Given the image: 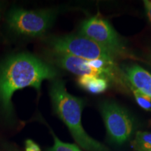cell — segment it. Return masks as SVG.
<instances>
[{
  "instance_id": "1",
  "label": "cell",
  "mask_w": 151,
  "mask_h": 151,
  "mask_svg": "<svg viewBox=\"0 0 151 151\" xmlns=\"http://www.w3.org/2000/svg\"><path fill=\"white\" fill-rule=\"evenodd\" d=\"M58 71L53 66L33 55L20 53L11 56L0 65V109L7 118L13 113V94L31 87L40 93L44 80L53 81Z\"/></svg>"
},
{
  "instance_id": "2",
  "label": "cell",
  "mask_w": 151,
  "mask_h": 151,
  "mask_svg": "<svg viewBox=\"0 0 151 151\" xmlns=\"http://www.w3.org/2000/svg\"><path fill=\"white\" fill-rule=\"evenodd\" d=\"M52 106L58 117L65 122L74 140L87 151H107V148L90 137L81 123L84 100L71 95L66 89L63 81H52L49 91Z\"/></svg>"
},
{
  "instance_id": "3",
  "label": "cell",
  "mask_w": 151,
  "mask_h": 151,
  "mask_svg": "<svg viewBox=\"0 0 151 151\" xmlns=\"http://www.w3.org/2000/svg\"><path fill=\"white\" fill-rule=\"evenodd\" d=\"M50 51L71 55L88 61L101 60L111 66L117 67L115 59L103 47L82 35L53 37L46 41Z\"/></svg>"
},
{
  "instance_id": "4",
  "label": "cell",
  "mask_w": 151,
  "mask_h": 151,
  "mask_svg": "<svg viewBox=\"0 0 151 151\" xmlns=\"http://www.w3.org/2000/svg\"><path fill=\"white\" fill-rule=\"evenodd\" d=\"M55 13L50 9L25 10L15 9L9 13L7 23L18 35L38 37L44 35L52 25Z\"/></svg>"
},
{
  "instance_id": "5",
  "label": "cell",
  "mask_w": 151,
  "mask_h": 151,
  "mask_svg": "<svg viewBox=\"0 0 151 151\" xmlns=\"http://www.w3.org/2000/svg\"><path fill=\"white\" fill-rule=\"evenodd\" d=\"M80 35L96 42L107 50L115 59L128 57L124 43L106 20L94 16L81 24Z\"/></svg>"
},
{
  "instance_id": "6",
  "label": "cell",
  "mask_w": 151,
  "mask_h": 151,
  "mask_svg": "<svg viewBox=\"0 0 151 151\" xmlns=\"http://www.w3.org/2000/svg\"><path fill=\"white\" fill-rule=\"evenodd\" d=\"M101 113L108 134L112 140L121 144L125 142L132 132V122L122 107L113 102L101 106Z\"/></svg>"
},
{
  "instance_id": "7",
  "label": "cell",
  "mask_w": 151,
  "mask_h": 151,
  "mask_svg": "<svg viewBox=\"0 0 151 151\" xmlns=\"http://www.w3.org/2000/svg\"><path fill=\"white\" fill-rule=\"evenodd\" d=\"M47 55L48 60L52 63L73 74L79 76H92L106 79L107 81L110 80L108 73L104 71L98 70L92 67L88 63V60L81 59L71 55L59 53L50 50Z\"/></svg>"
},
{
  "instance_id": "8",
  "label": "cell",
  "mask_w": 151,
  "mask_h": 151,
  "mask_svg": "<svg viewBox=\"0 0 151 151\" xmlns=\"http://www.w3.org/2000/svg\"><path fill=\"white\" fill-rule=\"evenodd\" d=\"M126 76L132 87L151 97V74L142 67L132 65L126 69Z\"/></svg>"
},
{
  "instance_id": "9",
  "label": "cell",
  "mask_w": 151,
  "mask_h": 151,
  "mask_svg": "<svg viewBox=\"0 0 151 151\" xmlns=\"http://www.w3.org/2000/svg\"><path fill=\"white\" fill-rule=\"evenodd\" d=\"M78 86L92 94L102 93L108 88V81L106 79L92 76H83L77 79Z\"/></svg>"
},
{
  "instance_id": "10",
  "label": "cell",
  "mask_w": 151,
  "mask_h": 151,
  "mask_svg": "<svg viewBox=\"0 0 151 151\" xmlns=\"http://www.w3.org/2000/svg\"><path fill=\"white\" fill-rule=\"evenodd\" d=\"M132 146L138 151H151V133L147 132H138Z\"/></svg>"
},
{
  "instance_id": "11",
  "label": "cell",
  "mask_w": 151,
  "mask_h": 151,
  "mask_svg": "<svg viewBox=\"0 0 151 151\" xmlns=\"http://www.w3.org/2000/svg\"><path fill=\"white\" fill-rule=\"evenodd\" d=\"M51 134L53 137L54 144L51 148L48 149V151H81L76 145L63 142L55 135L52 131H51Z\"/></svg>"
},
{
  "instance_id": "12",
  "label": "cell",
  "mask_w": 151,
  "mask_h": 151,
  "mask_svg": "<svg viewBox=\"0 0 151 151\" xmlns=\"http://www.w3.org/2000/svg\"><path fill=\"white\" fill-rule=\"evenodd\" d=\"M132 90L138 104L144 110L151 111V97L135 88H132Z\"/></svg>"
},
{
  "instance_id": "13",
  "label": "cell",
  "mask_w": 151,
  "mask_h": 151,
  "mask_svg": "<svg viewBox=\"0 0 151 151\" xmlns=\"http://www.w3.org/2000/svg\"><path fill=\"white\" fill-rule=\"evenodd\" d=\"M24 150L25 151H41V148L34 141L27 139L24 142Z\"/></svg>"
},
{
  "instance_id": "14",
  "label": "cell",
  "mask_w": 151,
  "mask_h": 151,
  "mask_svg": "<svg viewBox=\"0 0 151 151\" xmlns=\"http://www.w3.org/2000/svg\"><path fill=\"white\" fill-rule=\"evenodd\" d=\"M145 8H146L147 16H148L149 20L151 22V1H144Z\"/></svg>"
},
{
  "instance_id": "15",
  "label": "cell",
  "mask_w": 151,
  "mask_h": 151,
  "mask_svg": "<svg viewBox=\"0 0 151 151\" xmlns=\"http://www.w3.org/2000/svg\"><path fill=\"white\" fill-rule=\"evenodd\" d=\"M7 151H19L18 149L12 148V147H8L7 148Z\"/></svg>"
}]
</instances>
